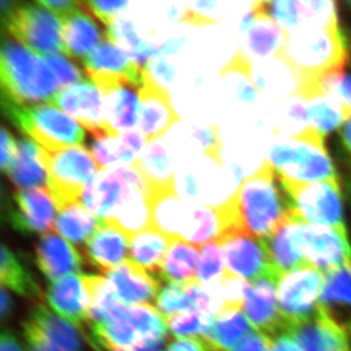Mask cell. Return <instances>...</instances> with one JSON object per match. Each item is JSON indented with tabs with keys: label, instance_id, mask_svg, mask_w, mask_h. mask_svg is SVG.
<instances>
[{
	"label": "cell",
	"instance_id": "obj_1",
	"mask_svg": "<svg viewBox=\"0 0 351 351\" xmlns=\"http://www.w3.org/2000/svg\"><path fill=\"white\" fill-rule=\"evenodd\" d=\"M81 202L130 238L153 228L146 183L134 165L100 171L86 186Z\"/></svg>",
	"mask_w": 351,
	"mask_h": 351
},
{
	"label": "cell",
	"instance_id": "obj_2",
	"mask_svg": "<svg viewBox=\"0 0 351 351\" xmlns=\"http://www.w3.org/2000/svg\"><path fill=\"white\" fill-rule=\"evenodd\" d=\"M229 199L240 229L258 239L269 237L295 213L288 193L267 160L243 180Z\"/></svg>",
	"mask_w": 351,
	"mask_h": 351
},
{
	"label": "cell",
	"instance_id": "obj_3",
	"mask_svg": "<svg viewBox=\"0 0 351 351\" xmlns=\"http://www.w3.org/2000/svg\"><path fill=\"white\" fill-rule=\"evenodd\" d=\"M154 229L172 240H183L200 248L217 242L234 230L224 204L195 205L180 198L176 190L149 198Z\"/></svg>",
	"mask_w": 351,
	"mask_h": 351
},
{
	"label": "cell",
	"instance_id": "obj_4",
	"mask_svg": "<svg viewBox=\"0 0 351 351\" xmlns=\"http://www.w3.org/2000/svg\"><path fill=\"white\" fill-rule=\"evenodd\" d=\"M1 99L17 105H37L53 101L60 83L43 57L3 34L0 49Z\"/></svg>",
	"mask_w": 351,
	"mask_h": 351
},
{
	"label": "cell",
	"instance_id": "obj_5",
	"mask_svg": "<svg viewBox=\"0 0 351 351\" xmlns=\"http://www.w3.org/2000/svg\"><path fill=\"white\" fill-rule=\"evenodd\" d=\"M281 56L291 64L307 86L328 73L345 70L350 53L345 32L337 27L288 36Z\"/></svg>",
	"mask_w": 351,
	"mask_h": 351
},
{
	"label": "cell",
	"instance_id": "obj_6",
	"mask_svg": "<svg viewBox=\"0 0 351 351\" xmlns=\"http://www.w3.org/2000/svg\"><path fill=\"white\" fill-rule=\"evenodd\" d=\"M266 160L283 181L314 183L339 180L322 136L295 139L273 133Z\"/></svg>",
	"mask_w": 351,
	"mask_h": 351
},
{
	"label": "cell",
	"instance_id": "obj_7",
	"mask_svg": "<svg viewBox=\"0 0 351 351\" xmlns=\"http://www.w3.org/2000/svg\"><path fill=\"white\" fill-rule=\"evenodd\" d=\"M1 106L13 125L49 153L82 146L86 141L83 126L56 107L46 104L17 105L6 99H1Z\"/></svg>",
	"mask_w": 351,
	"mask_h": 351
},
{
	"label": "cell",
	"instance_id": "obj_8",
	"mask_svg": "<svg viewBox=\"0 0 351 351\" xmlns=\"http://www.w3.org/2000/svg\"><path fill=\"white\" fill-rule=\"evenodd\" d=\"M3 25L7 34L43 57L51 53L66 55L63 23L56 14L34 3L1 0Z\"/></svg>",
	"mask_w": 351,
	"mask_h": 351
},
{
	"label": "cell",
	"instance_id": "obj_9",
	"mask_svg": "<svg viewBox=\"0 0 351 351\" xmlns=\"http://www.w3.org/2000/svg\"><path fill=\"white\" fill-rule=\"evenodd\" d=\"M288 229L292 243L307 265L326 273L351 263L347 228L315 226L293 213L288 219Z\"/></svg>",
	"mask_w": 351,
	"mask_h": 351
},
{
	"label": "cell",
	"instance_id": "obj_10",
	"mask_svg": "<svg viewBox=\"0 0 351 351\" xmlns=\"http://www.w3.org/2000/svg\"><path fill=\"white\" fill-rule=\"evenodd\" d=\"M48 186L58 208L79 202L86 186L101 169L86 146L47 152Z\"/></svg>",
	"mask_w": 351,
	"mask_h": 351
},
{
	"label": "cell",
	"instance_id": "obj_11",
	"mask_svg": "<svg viewBox=\"0 0 351 351\" xmlns=\"http://www.w3.org/2000/svg\"><path fill=\"white\" fill-rule=\"evenodd\" d=\"M280 181L298 217L315 226L346 228L340 180L314 183Z\"/></svg>",
	"mask_w": 351,
	"mask_h": 351
},
{
	"label": "cell",
	"instance_id": "obj_12",
	"mask_svg": "<svg viewBox=\"0 0 351 351\" xmlns=\"http://www.w3.org/2000/svg\"><path fill=\"white\" fill-rule=\"evenodd\" d=\"M323 285L324 275L312 266L281 275L278 281V302L287 330L318 312Z\"/></svg>",
	"mask_w": 351,
	"mask_h": 351
},
{
	"label": "cell",
	"instance_id": "obj_13",
	"mask_svg": "<svg viewBox=\"0 0 351 351\" xmlns=\"http://www.w3.org/2000/svg\"><path fill=\"white\" fill-rule=\"evenodd\" d=\"M86 75L100 91L119 86H132L141 89L146 69L140 66L112 40H104L83 60Z\"/></svg>",
	"mask_w": 351,
	"mask_h": 351
},
{
	"label": "cell",
	"instance_id": "obj_14",
	"mask_svg": "<svg viewBox=\"0 0 351 351\" xmlns=\"http://www.w3.org/2000/svg\"><path fill=\"white\" fill-rule=\"evenodd\" d=\"M263 3L287 36L339 27L338 8L332 0H278Z\"/></svg>",
	"mask_w": 351,
	"mask_h": 351
},
{
	"label": "cell",
	"instance_id": "obj_15",
	"mask_svg": "<svg viewBox=\"0 0 351 351\" xmlns=\"http://www.w3.org/2000/svg\"><path fill=\"white\" fill-rule=\"evenodd\" d=\"M27 351H79L81 335L75 325L39 305L23 324Z\"/></svg>",
	"mask_w": 351,
	"mask_h": 351
},
{
	"label": "cell",
	"instance_id": "obj_16",
	"mask_svg": "<svg viewBox=\"0 0 351 351\" xmlns=\"http://www.w3.org/2000/svg\"><path fill=\"white\" fill-rule=\"evenodd\" d=\"M58 205L46 186L16 190L13 204L8 202L5 212L7 221L23 234L49 232L55 228Z\"/></svg>",
	"mask_w": 351,
	"mask_h": 351
},
{
	"label": "cell",
	"instance_id": "obj_17",
	"mask_svg": "<svg viewBox=\"0 0 351 351\" xmlns=\"http://www.w3.org/2000/svg\"><path fill=\"white\" fill-rule=\"evenodd\" d=\"M242 45L238 49L252 63V60H269L280 56L287 34L264 8L263 1L252 3L248 14L240 22Z\"/></svg>",
	"mask_w": 351,
	"mask_h": 351
},
{
	"label": "cell",
	"instance_id": "obj_18",
	"mask_svg": "<svg viewBox=\"0 0 351 351\" xmlns=\"http://www.w3.org/2000/svg\"><path fill=\"white\" fill-rule=\"evenodd\" d=\"M217 242L222 247L228 272L252 281L265 275H278L271 265L261 239L241 230H233Z\"/></svg>",
	"mask_w": 351,
	"mask_h": 351
},
{
	"label": "cell",
	"instance_id": "obj_19",
	"mask_svg": "<svg viewBox=\"0 0 351 351\" xmlns=\"http://www.w3.org/2000/svg\"><path fill=\"white\" fill-rule=\"evenodd\" d=\"M93 82L82 81L64 88L53 97L51 105L63 108L64 112L77 119L91 136L100 133H119L107 121L105 98Z\"/></svg>",
	"mask_w": 351,
	"mask_h": 351
},
{
	"label": "cell",
	"instance_id": "obj_20",
	"mask_svg": "<svg viewBox=\"0 0 351 351\" xmlns=\"http://www.w3.org/2000/svg\"><path fill=\"white\" fill-rule=\"evenodd\" d=\"M278 275L269 274L252 281L243 305L245 317L255 331L271 339L287 331V324L278 308Z\"/></svg>",
	"mask_w": 351,
	"mask_h": 351
},
{
	"label": "cell",
	"instance_id": "obj_21",
	"mask_svg": "<svg viewBox=\"0 0 351 351\" xmlns=\"http://www.w3.org/2000/svg\"><path fill=\"white\" fill-rule=\"evenodd\" d=\"M140 133L146 143H154L160 139L176 122L180 117L172 105L167 90L152 77L149 72H145V81L139 90Z\"/></svg>",
	"mask_w": 351,
	"mask_h": 351
},
{
	"label": "cell",
	"instance_id": "obj_22",
	"mask_svg": "<svg viewBox=\"0 0 351 351\" xmlns=\"http://www.w3.org/2000/svg\"><path fill=\"white\" fill-rule=\"evenodd\" d=\"M302 351H351V339L340 325L321 308L307 321L285 332Z\"/></svg>",
	"mask_w": 351,
	"mask_h": 351
},
{
	"label": "cell",
	"instance_id": "obj_23",
	"mask_svg": "<svg viewBox=\"0 0 351 351\" xmlns=\"http://www.w3.org/2000/svg\"><path fill=\"white\" fill-rule=\"evenodd\" d=\"M252 80L258 91L278 104L300 95L305 86L302 75L281 55L252 66Z\"/></svg>",
	"mask_w": 351,
	"mask_h": 351
},
{
	"label": "cell",
	"instance_id": "obj_24",
	"mask_svg": "<svg viewBox=\"0 0 351 351\" xmlns=\"http://www.w3.org/2000/svg\"><path fill=\"white\" fill-rule=\"evenodd\" d=\"M107 278L117 298L125 305H149V302H156L158 282L153 274L131 259H126L107 273Z\"/></svg>",
	"mask_w": 351,
	"mask_h": 351
},
{
	"label": "cell",
	"instance_id": "obj_25",
	"mask_svg": "<svg viewBox=\"0 0 351 351\" xmlns=\"http://www.w3.org/2000/svg\"><path fill=\"white\" fill-rule=\"evenodd\" d=\"M131 238L112 223L103 221L99 229L84 243L83 252L90 265L108 273L126 261Z\"/></svg>",
	"mask_w": 351,
	"mask_h": 351
},
{
	"label": "cell",
	"instance_id": "obj_26",
	"mask_svg": "<svg viewBox=\"0 0 351 351\" xmlns=\"http://www.w3.org/2000/svg\"><path fill=\"white\" fill-rule=\"evenodd\" d=\"M36 256L40 271L51 282L77 274L83 265L82 256L77 248L57 233H47L40 238Z\"/></svg>",
	"mask_w": 351,
	"mask_h": 351
},
{
	"label": "cell",
	"instance_id": "obj_27",
	"mask_svg": "<svg viewBox=\"0 0 351 351\" xmlns=\"http://www.w3.org/2000/svg\"><path fill=\"white\" fill-rule=\"evenodd\" d=\"M63 23L64 45L67 56L72 60H83L99 43L107 39V32H103L86 7L81 1L79 8L60 19Z\"/></svg>",
	"mask_w": 351,
	"mask_h": 351
},
{
	"label": "cell",
	"instance_id": "obj_28",
	"mask_svg": "<svg viewBox=\"0 0 351 351\" xmlns=\"http://www.w3.org/2000/svg\"><path fill=\"white\" fill-rule=\"evenodd\" d=\"M319 308L351 339V263L325 273Z\"/></svg>",
	"mask_w": 351,
	"mask_h": 351
},
{
	"label": "cell",
	"instance_id": "obj_29",
	"mask_svg": "<svg viewBox=\"0 0 351 351\" xmlns=\"http://www.w3.org/2000/svg\"><path fill=\"white\" fill-rule=\"evenodd\" d=\"M47 298L55 312L77 328L88 324V298L82 275H67L53 282Z\"/></svg>",
	"mask_w": 351,
	"mask_h": 351
},
{
	"label": "cell",
	"instance_id": "obj_30",
	"mask_svg": "<svg viewBox=\"0 0 351 351\" xmlns=\"http://www.w3.org/2000/svg\"><path fill=\"white\" fill-rule=\"evenodd\" d=\"M7 176L16 190L43 186L48 183L47 150L30 138H21L16 158Z\"/></svg>",
	"mask_w": 351,
	"mask_h": 351
},
{
	"label": "cell",
	"instance_id": "obj_31",
	"mask_svg": "<svg viewBox=\"0 0 351 351\" xmlns=\"http://www.w3.org/2000/svg\"><path fill=\"white\" fill-rule=\"evenodd\" d=\"M300 96L304 97L308 108L313 130L323 138L340 129L351 117L350 110L339 103L335 97L324 93L317 83L306 86Z\"/></svg>",
	"mask_w": 351,
	"mask_h": 351
},
{
	"label": "cell",
	"instance_id": "obj_32",
	"mask_svg": "<svg viewBox=\"0 0 351 351\" xmlns=\"http://www.w3.org/2000/svg\"><path fill=\"white\" fill-rule=\"evenodd\" d=\"M252 332L248 318L240 311L231 309L217 315L202 339L208 351H234Z\"/></svg>",
	"mask_w": 351,
	"mask_h": 351
},
{
	"label": "cell",
	"instance_id": "obj_33",
	"mask_svg": "<svg viewBox=\"0 0 351 351\" xmlns=\"http://www.w3.org/2000/svg\"><path fill=\"white\" fill-rule=\"evenodd\" d=\"M133 165L139 169L146 183L148 199L176 190L172 165L162 146L155 143L148 147Z\"/></svg>",
	"mask_w": 351,
	"mask_h": 351
},
{
	"label": "cell",
	"instance_id": "obj_34",
	"mask_svg": "<svg viewBox=\"0 0 351 351\" xmlns=\"http://www.w3.org/2000/svg\"><path fill=\"white\" fill-rule=\"evenodd\" d=\"M132 86H119L103 91L107 121L117 132L131 130L139 122L140 99Z\"/></svg>",
	"mask_w": 351,
	"mask_h": 351
},
{
	"label": "cell",
	"instance_id": "obj_35",
	"mask_svg": "<svg viewBox=\"0 0 351 351\" xmlns=\"http://www.w3.org/2000/svg\"><path fill=\"white\" fill-rule=\"evenodd\" d=\"M274 133L295 139L322 136L313 130L308 108L304 97L300 95L290 97L278 104L275 110Z\"/></svg>",
	"mask_w": 351,
	"mask_h": 351
},
{
	"label": "cell",
	"instance_id": "obj_36",
	"mask_svg": "<svg viewBox=\"0 0 351 351\" xmlns=\"http://www.w3.org/2000/svg\"><path fill=\"white\" fill-rule=\"evenodd\" d=\"M172 241V239L154 228L145 230L131 238L129 249L131 261L150 274H159L162 261Z\"/></svg>",
	"mask_w": 351,
	"mask_h": 351
},
{
	"label": "cell",
	"instance_id": "obj_37",
	"mask_svg": "<svg viewBox=\"0 0 351 351\" xmlns=\"http://www.w3.org/2000/svg\"><path fill=\"white\" fill-rule=\"evenodd\" d=\"M198 258V249L195 245L180 239L173 240L162 261L159 275L167 282L186 283L195 281L197 280Z\"/></svg>",
	"mask_w": 351,
	"mask_h": 351
},
{
	"label": "cell",
	"instance_id": "obj_38",
	"mask_svg": "<svg viewBox=\"0 0 351 351\" xmlns=\"http://www.w3.org/2000/svg\"><path fill=\"white\" fill-rule=\"evenodd\" d=\"M103 219H98L80 202H74L60 209L55 222V229L64 238L75 245H82L99 229Z\"/></svg>",
	"mask_w": 351,
	"mask_h": 351
},
{
	"label": "cell",
	"instance_id": "obj_39",
	"mask_svg": "<svg viewBox=\"0 0 351 351\" xmlns=\"http://www.w3.org/2000/svg\"><path fill=\"white\" fill-rule=\"evenodd\" d=\"M107 37L119 45V48L140 66L146 69L150 60L158 57V46L141 39L136 34L132 21L117 19L112 27L106 29Z\"/></svg>",
	"mask_w": 351,
	"mask_h": 351
},
{
	"label": "cell",
	"instance_id": "obj_40",
	"mask_svg": "<svg viewBox=\"0 0 351 351\" xmlns=\"http://www.w3.org/2000/svg\"><path fill=\"white\" fill-rule=\"evenodd\" d=\"M265 245L269 262L275 272L281 275L307 265L305 259L292 243L288 229V221L275 232L265 239H261Z\"/></svg>",
	"mask_w": 351,
	"mask_h": 351
},
{
	"label": "cell",
	"instance_id": "obj_41",
	"mask_svg": "<svg viewBox=\"0 0 351 351\" xmlns=\"http://www.w3.org/2000/svg\"><path fill=\"white\" fill-rule=\"evenodd\" d=\"M0 282L3 287H7L25 298L40 299L43 295L41 290L30 273L27 272L25 266L5 245H1Z\"/></svg>",
	"mask_w": 351,
	"mask_h": 351
},
{
	"label": "cell",
	"instance_id": "obj_42",
	"mask_svg": "<svg viewBox=\"0 0 351 351\" xmlns=\"http://www.w3.org/2000/svg\"><path fill=\"white\" fill-rule=\"evenodd\" d=\"M88 298V325L96 324L110 314L121 300L108 278L99 275H82Z\"/></svg>",
	"mask_w": 351,
	"mask_h": 351
},
{
	"label": "cell",
	"instance_id": "obj_43",
	"mask_svg": "<svg viewBox=\"0 0 351 351\" xmlns=\"http://www.w3.org/2000/svg\"><path fill=\"white\" fill-rule=\"evenodd\" d=\"M197 280L186 283L169 282L157 295L158 312L164 317L195 309V288Z\"/></svg>",
	"mask_w": 351,
	"mask_h": 351
},
{
	"label": "cell",
	"instance_id": "obj_44",
	"mask_svg": "<svg viewBox=\"0 0 351 351\" xmlns=\"http://www.w3.org/2000/svg\"><path fill=\"white\" fill-rule=\"evenodd\" d=\"M214 318L197 309H190L166 317V323L169 331L178 338H195L199 335L202 338L210 328Z\"/></svg>",
	"mask_w": 351,
	"mask_h": 351
},
{
	"label": "cell",
	"instance_id": "obj_45",
	"mask_svg": "<svg viewBox=\"0 0 351 351\" xmlns=\"http://www.w3.org/2000/svg\"><path fill=\"white\" fill-rule=\"evenodd\" d=\"M226 258L219 242L202 245L199 252L197 281L200 283L217 282L226 274Z\"/></svg>",
	"mask_w": 351,
	"mask_h": 351
},
{
	"label": "cell",
	"instance_id": "obj_46",
	"mask_svg": "<svg viewBox=\"0 0 351 351\" xmlns=\"http://www.w3.org/2000/svg\"><path fill=\"white\" fill-rule=\"evenodd\" d=\"M43 58L51 67V70L53 71L62 86L67 88V86H73L77 83L86 81V77H88L86 71H83L79 66V64L74 63L73 60L66 55L51 53L43 56Z\"/></svg>",
	"mask_w": 351,
	"mask_h": 351
},
{
	"label": "cell",
	"instance_id": "obj_47",
	"mask_svg": "<svg viewBox=\"0 0 351 351\" xmlns=\"http://www.w3.org/2000/svg\"><path fill=\"white\" fill-rule=\"evenodd\" d=\"M318 86L324 93L335 97L351 112V73L345 70L335 71L318 80Z\"/></svg>",
	"mask_w": 351,
	"mask_h": 351
},
{
	"label": "cell",
	"instance_id": "obj_48",
	"mask_svg": "<svg viewBox=\"0 0 351 351\" xmlns=\"http://www.w3.org/2000/svg\"><path fill=\"white\" fill-rule=\"evenodd\" d=\"M249 287L250 285H248L245 278L226 271L221 278V290L226 304V311L241 309L242 306L245 305Z\"/></svg>",
	"mask_w": 351,
	"mask_h": 351
},
{
	"label": "cell",
	"instance_id": "obj_49",
	"mask_svg": "<svg viewBox=\"0 0 351 351\" xmlns=\"http://www.w3.org/2000/svg\"><path fill=\"white\" fill-rule=\"evenodd\" d=\"M193 139L197 140L202 153L217 164H222V139L215 126H205L193 130Z\"/></svg>",
	"mask_w": 351,
	"mask_h": 351
},
{
	"label": "cell",
	"instance_id": "obj_50",
	"mask_svg": "<svg viewBox=\"0 0 351 351\" xmlns=\"http://www.w3.org/2000/svg\"><path fill=\"white\" fill-rule=\"evenodd\" d=\"M86 3L93 16H96L100 22H103L106 29L112 27V24L117 19V15L129 6V3L126 1L93 0V1H86Z\"/></svg>",
	"mask_w": 351,
	"mask_h": 351
},
{
	"label": "cell",
	"instance_id": "obj_51",
	"mask_svg": "<svg viewBox=\"0 0 351 351\" xmlns=\"http://www.w3.org/2000/svg\"><path fill=\"white\" fill-rule=\"evenodd\" d=\"M1 169L5 174L10 173L17 154V143L6 126L1 128Z\"/></svg>",
	"mask_w": 351,
	"mask_h": 351
},
{
	"label": "cell",
	"instance_id": "obj_52",
	"mask_svg": "<svg viewBox=\"0 0 351 351\" xmlns=\"http://www.w3.org/2000/svg\"><path fill=\"white\" fill-rule=\"evenodd\" d=\"M146 69L156 82H172L176 75L174 69L162 56L150 60Z\"/></svg>",
	"mask_w": 351,
	"mask_h": 351
},
{
	"label": "cell",
	"instance_id": "obj_53",
	"mask_svg": "<svg viewBox=\"0 0 351 351\" xmlns=\"http://www.w3.org/2000/svg\"><path fill=\"white\" fill-rule=\"evenodd\" d=\"M272 339L254 331L234 351H269Z\"/></svg>",
	"mask_w": 351,
	"mask_h": 351
},
{
	"label": "cell",
	"instance_id": "obj_54",
	"mask_svg": "<svg viewBox=\"0 0 351 351\" xmlns=\"http://www.w3.org/2000/svg\"><path fill=\"white\" fill-rule=\"evenodd\" d=\"M38 3L56 14L60 19H63L72 13L81 5V1H77V0L73 1L72 0H39Z\"/></svg>",
	"mask_w": 351,
	"mask_h": 351
},
{
	"label": "cell",
	"instance_id": "obj_55",
	"mask_svg": "<svg viewBox=\"0 0 351 351\" xmlns=\"http://www.w3.org/2000/svg\"><path fill=\"white\" fill-rule=\"evenodd\" d=\"M162 351H208L202 340L195 338L179 339L167 346Z\"/></svg>",
	"mask_w": 351,
	"mask_h": 351
},
{
	"label": "cell",
	"instance_id": "obj_56",
	"mask_svg": "<svg viewBox=\"0 0 351 351\" xmlns=\"http://www.w3.org/2000/svg\"><path fill=\"white\" fill-rule=\"evenodd\" d=\"M269 351H302V349L299 348V346L297 345V342L287 335H280L278 337L274 339L271 345Z\"/></svg>",
	"mask_w": 351,
	"mask_h": 351
},
{
	"label": "cell",
	"instance_id": "obj_57",
	"mask_svg": "<svg viewBox=\"0 0 351 351\" xmlns=\"http://www.w3.org/2000/svg\"><path fill=\"white\" fill-rule=\"evenodd\" d=\"M339 140L343 153L351 160V117L339 129Z\"/></svg>",
	"mask_w": 351,
	"mask_h": 351
},
{
	"label": "cell",
	"instance_id": "obj_58",
	"mask_svg": "<svg viewBox=\"0 0 351 351\" xmlns=\"http://www.w3.org/2000/svg\"><path fill=\"white\" fill-rule=\"evenodd\" d=\"M0 351H23L17 339L14 337L12 332L3 330L1 333V342H0Z\"/></svg>",
	"mask_w": 351,
	"mask_h": 351
},
{
	"label": "cell",
	"instance_id": "obj_59",
	"mask_svg": "<svg viewBox=\"0 0 351 351\" xmlns=\"http://www.w3.org/2000/svg\"><path fill=\"white\" fill-rule=\"evenodd\" d=\"M182 38H174V39L169 40V41H166L165 43L158 46V56L172 55V53H176L182 47Z\"/></svg>",
	"mask_w": 351,
	"mask_h": 351
},
{
	"label": "cell",
	"instance_id": "obj_60",
	"mask_svg": "<svg viewBox=\"0 0 351 351\" xmlns=\"http://www.w3.org/2000/svg\"><path fill=\"white\" fill-rule=\"evenodd\" d=\"M0 314H1V318L3 321H6L7 318L10 317L12 309H13V302H12V298H10V293L6 291L5 287L1 288V297H0Z\"/></svg>",
	"mask_w": 351,
	"mask_h": 351
},
{
	"label": "cell",
	"instance_id": "obj_61",
	"mask_svg": "<svg viewBox=\"0 0 351 351\" xmlns=\"http://www.w3.org/2000/svg\"><path fill=\"white\" fill-rule=\"evenodd\" d=\"M164 340H156V341L148 342L146 345L136 349V351H159Z\"/></svg>",
	"mask_w": 351,
	"mask_h": 351
},
{
	"label": "cell",
	"instance_id": "obj_62",
	"mask_svg": "<svg viewBox=\"0 0 351 351\" xmlns=\"http://www.w3.org/2000/svg\"><path fill=\"white\" fill-rule=\"evenodd\" d=\"M345 5L348 7V10L351 12V1H346Z\"/></svg>",
	"mask_w": 351,
	"mask_h": 351
}]
</instances>
